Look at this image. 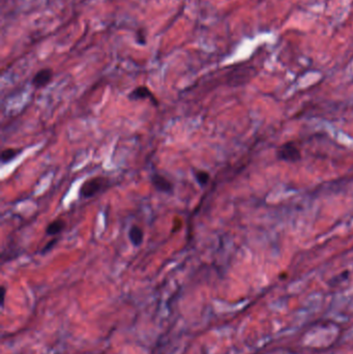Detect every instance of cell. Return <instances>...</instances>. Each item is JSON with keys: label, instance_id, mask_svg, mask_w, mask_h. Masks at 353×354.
I'll list each match as a JSON object with an SVG mask.
<instances>
[{"label": "cell", "instance_id": "ba28073f", "mask_svg": "<svg viewBox=\"0 0 353 354\" xmlns=\"http://www.w3.org/2000/svg\"><path fill=\"white\" fill-rule=\"evenodd\" d=\"M194 176L197 180V183L201 186V187H204L208 184V181L210 179V176L209 174L207 173L206 171H203V170H198V171H195L194 172Z\"/></svg>", "mask_w": 353, "mask_h": 354}, {"label": "cell", "instance_id": "277c9868", "mask_svg": "<svg viewBox=\"0 0 353 354\" xmlns=\"http://www.w3.org/2000/svg\"><path fill=\"white\" fill-rule=\"evenodd\" d=\"M53 70L51 68H43L34 75L32 79V85L35 88H43L52 81Z\"/></svg>", "mask_w": 353, "mask_h": 354}, {"label": "cell", "instance_id": "7a4b0ae2", "mask_svg": "<svg viewBox=\"0 0 353 354\" xmlns=\"http://www.w3.org/2000/svg\"><path fill=\"white\" fill-rule=\"evenodd\" d=\"M278 159L284 161H289V163H295L301 159V155L299 149L296 147L294 143H285L282 145L277 153Z\"/></svg>", "mask_w": 353, "mask_h": 354}, {"label": "cell", "instance_id": "52a82bcc", "mask_svg": "<svg viewBox=\"0 0 353 354\" xmlns=\"http://www.w3.org/2000/svg\"><path fill=\"white\" fill-rule=\"evenodd\" d=\"M65 228V222L62 219L54 220L53 222L50 223L46 229V234L49 236H54L59 234L60 232H63Z\"/></svg>", "mask_w": 353, "mask_h": 354}, {"label": "cell", "instance_id": "30bf717a", "mask_svg": "<svg viewBox=\"0 0 353 354\" xmlns=\"http://www.w3.org/2000/svg\"><path fill=\"white\" fill-rule=\"evenodd\" d=\"M136 39L140 45H145L146 44V32L143 28H140L137 30L136 32Z\"/></svg>", "mask_w": 353, "mask_h": 354}, {"label": "cell", "instance_id": "6da1fadb", "mask_svg": "<svg viewBox=\"0 0 353 354\" xmlns=\"http://www.w3.org/2000/svg\"><path fill=\"white\" fill-rule=\"evenodd\" d=\"M108 187V179L102 176H97L92 179H88L87 181L80 188L79 194L83 198H92L96 194L100 193L107 189Z\"/></svg>", "mask_w": 353, "mask_h": 354}, {"label": "cell", "instance_id": "9c48e42d", "mask_svg": "<svg viewBox=\"0 0 353 354\" xmlns=\"http://www.w3.org/2000/svg\"><path fill=\"white\" fill-rule=\"evenodd\" d=\"M19 155V150L14 149V148H6L4 150H2L1 153V161L2 163H8L12 160H14L17 156Z\"/></svg>", "mask_w": 353, "mask_h": 354}, {"label": "cell", "instance_id": "8fae6325", "mask_svg": "<svg viewBox=\"0 0 353 354\" xmlns=\"http://www.w3.org/2000/svg\"><path fill=\"white\" fill-rule=\"evenodd\" d=\"M56 242H57V239L56 238H54V239H52L51 241H49L48 242V244L44 247V249L42 250V253H44V254H45V253H48V252H50V251H51L54 247H55V245H56Z\"/></svg>", "mask_w": 353, "mask_h": 354}, {"label": "cell", "instance_id": "5b68a950", "mask_svg": "<svg viewBox=\"0 0 353 354\" xmlns=\"http://www.w3.org/2000/svg\"><path fill=\"white\" fill-rule=\"evenodd\" d=\"M128 98L130 100H134V102H136V100H142V99L150 98V99H154L157 103V100L155 99V97L153 96V93H151L150 89L147 88L146 86L136 87L134 90H132V92L129 93Z\"/></svg>", "mask_w": 353, "mask_h": 354}, {"label": "cell", "instance_id": "8992f818", "mask_svg": "<svg viewBox=\"0 0 353 354\" xmlns=\"http://www.w3.org/2000/svg\"><path fill=\"white\" fill-rule=\"evenodd\" d=\"M128 238H129L130 242L133 244V246L139 247L143 244L144 232L139 226L134 225L130 227V229L128 231Z\"/></svg>", "mask_w": 353, "mask_h": 354}, {"label": "cell", "instance_id": "3957f363", "mask_svg": "<svg viewBox=\"0 0 353 354\" xmlns=\"http://www.w3.org/2000/svg\"><path fill=\"white\" fill-rule=\"evenodd\" d=\"M150 181L151 185L155 187V189L160 193H165V194H170L173 192V185L171 181L160 174H154L151 175L150 177Z\"/></svg>", "mask_w": 353, "mask_h": 354}]
</instances>
